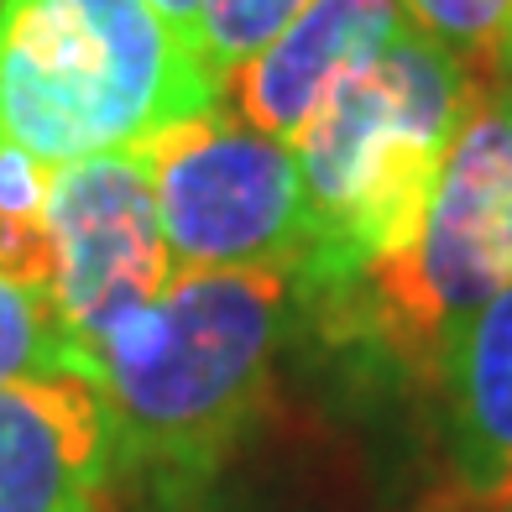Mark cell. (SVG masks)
Wrapping results in <instances>:
<instances>
[{
	"label": "cell",
	"mask_w": 512,
	"mask_h": 512,
	"mask_svg": "<svg viewBox=\"0 0 512 512\" xmlns=\"http://www.w3.org/2000/svg\"><path fill=\"white\" fill-rule=\"evenodd\" d=\"M53 168L0 136V272L53 298V236H48Z\"/></svg>",
	"instance_id": "cell-10"
},
{
	"label": "cell",
	"mask_w": 512,
	"mask_h": 512,
	"mask_svg": "<svg viewBox=\"0 0 512 512\" xmlns=\"http://www.w3.org/2000/svg\"><path fill=\"white\" fill-rule=\"evenodd\" d=\"M304 6L309 0H204L194 27V58L204 79L225 89V79L246 68Z\"/></svg>",
	"instance_id": "cell-13"
},
{
	"label": "cell",
	"mask_w": 512,
	"mask_h": 512,
	"mask_svg": "<svg viewBox=\"0 0 512 512\" xmlns=\"http://www.w3.org/2000/svg\"><path fill=\"white\" fill-rule=\"evenodd\" d=\"M0 6H6V0H0Z\"/></svg>",
	"instance_id": "cell-17"
},
{
	"label": "cell",
	"mask_w": 512,
	"mask_h": 512,
	"mask_svg": "<svg viewBox=\"0 0 512 512\" xmlns=\"http://www.w3.org/2000/svg\"><path fill=\"white\" fill-rule=\"evenodd\" d=\"M147 6L162 16V21H168V27L183 37V42H189V48H194V27H199V11H204V0H147Z\"/></svg>",
	"instance_id": "cell-14"
},
{
	"label": "cell",
	"mask_w": 512,
	"mask_h": 512,
	"mask_svg": "<svg viewBox=\"0 0 512 512\" xmlns=\"http://www.w3.org/2000/svg\"><path fill=\"white\" fill-rule=\"evenodd\" d=\"M502 512H512V507H502Z\"/></svg>",
	"instance_id": "cell-16"
},
{
	"label": "cell",
	"mask_w": 512,
	"mask_h": 512,
	"mask_svg": "<svg viewBox=\"0 0 512 512\" xmlns=\"http://www.w3.org/2000/svg\"><path fill=\"white\" fill-rule=\"evenodd\" d=\"M481 84V74L408 21L377 63L319 105L293 142L309 215V251L293 272V293L330 309L413 241Z\"/></svg>",
	"instance_id": "cell-2"
},
{
	"label": "cell",
	"mask_w": 512,
	"mask_h": 512,
	"mask_svg": "<svg viewBox=\"0 0 512 512\" xmlns=\"http://www.w3.org/2000/svg\"><path fill=\"white\" fill-rule=\"evenodd\" d=\"M403 27V0H309L262 53L225 79L220 100L246 126L298 142L319 105L366 63H377Z\"/></svg>",
	"instance_id": "cell-7"
},
{
	"label": "cell",
	"mask_w": 512,
	"mask_h": 512,
	"mask_svg": "<svg viewBox=\"0 0 512 512\" xmlns=\"http://www.w3.org/2000/svg\"><path fill=\"white\" fill-rule=\"evenodd\" d=\"M455 512L512 507V283L460 319L434 361Z\"/></svg>",
	"instance_id": "cell-9"
},
{
	"label": "cell",
	"mask_w": 512,
	"mask_h": 512,
	"mask_svg": "<svg viewBox=\"0 0 512 512\" xmlns=\"http://www.w3.org/2000/svg\"><path fill=\"white\" fill-rule=\"evenodd\" d=\"M21 377H79V356L53 298L0 272V387Z\"/></svg>",
	"instance_id": "cell-11"
},
{
	"label": "cell",
	"mask_w": 512,
	"mask_h": 512,
	"mask_svg": "<svg viewBox=\"0 0 512 512\" xmlns=\"http://www.w3.org/2000/svg\"><path fill=\"white\" fill-rule=\"evenodd\" d=\"M110 434L84 377L0 387V512H105Z\"/></svg>",
	"instance_id": "cell-8"
},
{
	"label": "cell",
	"mask_w": 512,
	"mask_h": 512,
	"mask_svg": "<svg viewBox=\"0 0 512 512\" xmlns=\"http://www.w3.org/2000/svg\"><path fill=\"white\" fill-rule=\"evenodd\" d=\"M403 16L486 84L512 58V0H403Z\"/></svg>",
	"instance_id": "cell-12"
},
{
	"label": "cell",
	"mask_w": 512,
	"mask_h": 512,
	"mask_svg": "<svg viewBox=\"0 0 512 512\" xmlns=\"http://www.w3.org/2000/svg\"><path fill=\"white\" fill-rule=\"evenodd\" d=\"M497 95H502V105H507V115H512V84H502Z\"/></svg>",
	"instance_id": "cell-15"
},
{
	"label": "cell",
	"mask_w": 512,
	"mask_h": 512,
	"mask_svg": "<svg viewBox=\"0 0 512 512\" xmlns=\"http://www.w3.org/2000/svg\"><path fill=\"white\" fill-rule=\"evenodd\" d=\"M53 236V309L89 371L95 345L131 314L152 309L173 283L168 236L157 220L152 178L136 147L100 152L53 168L48 183Z\"/></svg>",
	"instance_id": "cell-6"
},
{
	"label": "cell",
	"mask_w": 512,
	"mask_h": 512,
	"mask_svg": "<svg viewBox=\"0 0 512 512\" xmlns=\"http://www.w3.org/2000/svg\"><path fill=\"white\" fill-rule=\"evenodd\" d=\"M288 298V272H173L152 309L95 345L84 382L105 413L110 481L157 512L215 481L267 413Z\"/></svg>",
	"instance_id": "cell-1"
},
{
	"label": "cell",
	"mask_w": 512,
	"mask_h": 512,
	"mask_svg": "<svg viewBox=\"0 0 512 512\" xmlns=\"http://www.w3.org/2000/svg\"><path fill=\"white\" fill-rule=\"evenodd\" d=\"M173 272H298L309 251L293 142L209 105L168 121L142 147Z\"/></svg>",
	"instance_id": "cell-5"
},
{
	"label": "cell",
	"mask_w": 512,
	"mask_h": 512,
	"mask_svg": "<svg viewBox=\"0 0 512 512\" xmlns=\"http://www.w3.org/2000/svg\"><path fill=\"white\" fill-rule=\"evenodd\" d=\"M512 283V115L481 84L434 178L413 241L335 298L330 330L377 340L413 371H434L445 340Z\"/></svg>",
	"instance_id": "cell-4"
},
{
	"label": "cell",
	"mask_w": 512,
	"mask_h": 512,
	"mask_svg": "<svg viewBox=\"0 0 512 512\" xmlns=\"http://www.w3.org/2000/svg\"><path fill=\"white\" fill-rule=\"evenodd\" d=\"M209 105L220 89L147 0L0 6V136L48 168L142 147Z\"/></svg>",
	"instance_id": "cell-3"
}]
</instances>
